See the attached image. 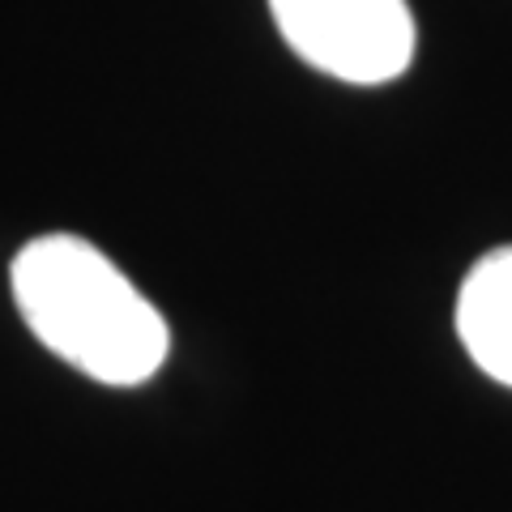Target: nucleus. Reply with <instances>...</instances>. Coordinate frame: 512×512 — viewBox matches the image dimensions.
Wrapping results in <instances>:
<instances>
[{
    "label": "nucleus",
    "mask_w": 512,
    "mask_h": 512,
    "mask_svg": "<svg viewBox=\"0 0 512 512\" xmlns=\"http://www.w3.org/2000/svg\"><path fill=\"white\" fill-rule=\"evenodd\" d=\"M457 333L491 380L512 384V248L478 261L457 295Z\"/></svg>",
    "instance_id": "obj_3"
},
{
    "label": "nucleus",
    "mask_w": 512,
    "mask_h": 512,
    "mask_svg": "<svg viewBox=\"0 0 512 512\" xmlns=\"http://www.w3.org/2000/svg\"><path fill=\"white\" fill-rule=\"evenodd\" d=\"M13 299L30 333L103 384H141L167 359L154 303L82 235H39L13 256Z\"/></svg>",
    "instance_id": "obj_1"
},
{
    "label": "nucleus",
    "mask_w": 512,
    "mask_h": 512,
    "mask_svg": "<svg viewBox=\"0 0 512 512\" xmlns=\"http://www.w3.org/2000/svg\"><path fill=\"white\" fill-rule=\"evenodd\" d=\"M291 52L350 86H384L414 60L406 0H269Z\"/></svg>",
    "instance_id": "obj_2"
}]
</instances>
